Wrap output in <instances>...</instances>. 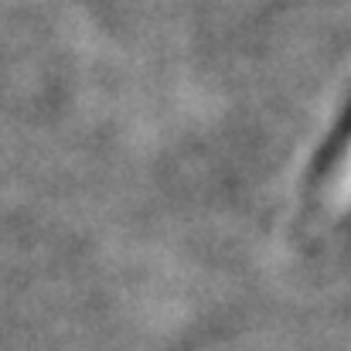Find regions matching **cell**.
Returning a JSON list of instances; mask_svg holds the SVG:
<instances>
[{"label":"cell","mask_w":351,"mask_h":351,"mask_svg":"<svg viewBox=\"0 0 351 351\" xmlns=\"http://www.w3.org/2000/svg\"><path fill=\"white\" fill-rule=\"evenodd\" d=\"M331 195H335L338 205H348L351 202V147H348V154H345V160H341V167H338V178H335Z\"/></svg>","instance_id":"6da1fadb"}]
</instances>
